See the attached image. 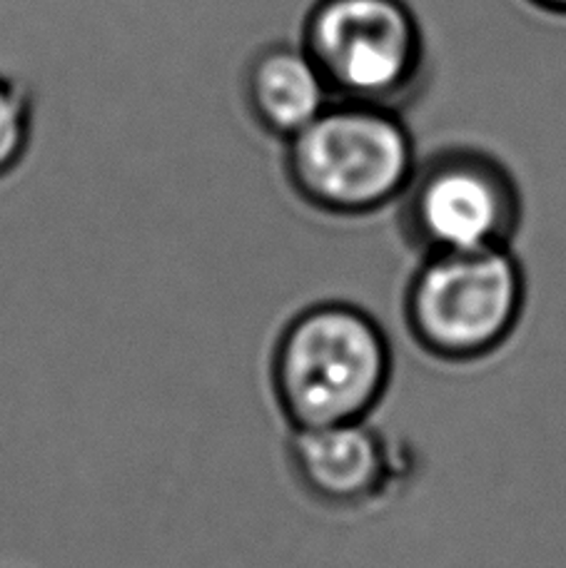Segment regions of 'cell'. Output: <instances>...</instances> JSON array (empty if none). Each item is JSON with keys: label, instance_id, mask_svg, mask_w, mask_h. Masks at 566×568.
Wrapping results in <instances>:
<instances>
[{"label": "cell", "instance_id": "cell-1", "mask_svg": "<svg viewBox=\"0 0 566 568\" xmlns=\"http://www.w3.org/2000/svg\"><path fill=\"white\" fill-rule=\"evenodd\" d=\"M394 374L387 332L357 304L317 302L275 342L270 382L290 429L370 419Z\"/></svg>", "mask_w": 566, "mask_h": 568}, {"label": "cell", "instance_id": "cell-2", "mask_svg": "<svg viewBox=\"0 0 566 568\" xmlns=\"http://www.w3.org/2000/svg\"><path fill=\"white\" fill-rule=\"evenodd\" d=\"M417 145L387 105L340 100L282 142V170L305 205L332 217H367L397 205L417 170Z\"/></svg>", "mask_w": 566, "mask_h": 568}, {"label": "cell", "instance_id": "cell-3", "mask_svg": "<svg viewBox=\"0 0 566 568\" xmlns=\"http://www.w3.org/2000/svg\"><path fill=\"white\" fill-rule=\"evenodd\" d=\"M527 275L512 247L424 255L404 287L402 314L432 359L469 364L492 357L517 332Z\"/></svg>", "mask_w": 566, "mask_h": 568}, {"label": "cell", "instance_id": "cell-4", "mask_svg": "<svg viewBox=\"0 0 566 568\" xmlns=\"http://www.w3.org/2000/svg\"><path fill=\"white\" fill-rule=\"evenodd\" d=\"M300 43L340 100L402 110L427 83V36L407 0H312Z\"/></svg>", "mask_w": 566, "mask_h": 568}, {"label": "cell", "instance_id": "cell-5", "mask_svg": "<svg viewBox=\"0 0 566 568\" xmlns=\"http://www.w3.org/2000/svg\"><path fill=\"white\" fill-rule=\"evenodd\" d=\"M397 207L402 237L420 257L512 247L524 220L522 187L507 162L474 145L420 158Z\"/></svg>", "mask_w": 566, "mask_h": 568}, {"label": "cell", "instance_id": "cell-6", "mask_svg": "<svg viewBox=\"0 0 566 568\" xmlns=\"http://www.w3.org/2000/svg\"><path fill=\"white\" fill-rule=\"evenodd\" d=\"M287 459L300 489L337 511L380 501L397 479L390 444L370 419L292 429Z\"/></svg>", "mask_w": 566, "mask_h": 568}, {"label": "cell", "instance_id": "cell-7", "mask_svg": "<svg viewBox=\"0 0 566 568\" xmlns=\"http://www.w3.org/2000/svg\"><path fill=\"white\" fill-rule=\"evenodd\" d=\"M252 123L277 142L302 133L335 95L300 40H272L247 58L240 78Z\"/></svg>", "mask_w": 566, "mask_h": 568}, {"label": "cell", "instance_id": "cell-8", "mask_svg": "<svg viewBox=\"0 0 566 568\" xmlns=\"http://www.w3.org/2000/svg\"><path fill=\"white\" fill-rule=\"evenodd\" d=\"M36 128V100L20 80L0 73V180L26 160Z\"/></svg>", "mask_w": 566, "mask_h": 568}, {"label": "cell", "instance_id": "cell-9", "mask_svg": "<svg viewBox=\"0 0 566 568\" xmlns=\"http://www.w3.org/2000/svg\"><path fill=\"white\" fill-rule=\"evenodd\" d=\"M532 8L542 10V13L554 16V18H566V0H524Z\"/></svg>", "mask_w": 566, "mask_h": 568}]
</instances>
